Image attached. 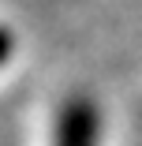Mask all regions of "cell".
I'll return each instance as SVG.
<instances>
[{
  "instance_id": "1",
  "label": "cell",
  "mask_w": 142,
  "mask_h": 146,
  "mask_svg": "<svg viewBox=\"0 0 142 146\" xmlns=\"http://www.w3.org/2000/svg\"><path fill=\"white\" fill-rule=\"evenodd\" d=\"M52 146H101V112L90 98H71L56 116Z\"/></svg>"
},
{
  "instance_id": "2",
  "label": "cell",
  "mask_w": 142,
  "mask_h": 146,
  "mask_svg": "<svg viewBox=\"0 0 142 146\" xmlns=\"http://www.w3.org/2000/svg\"><path fill=\"white\" fill-rule=\"evenodd\" d=\"M11 52H15V34L8 30V26H0V68L11 60Z\"/></svg>"
}]
</instances>
